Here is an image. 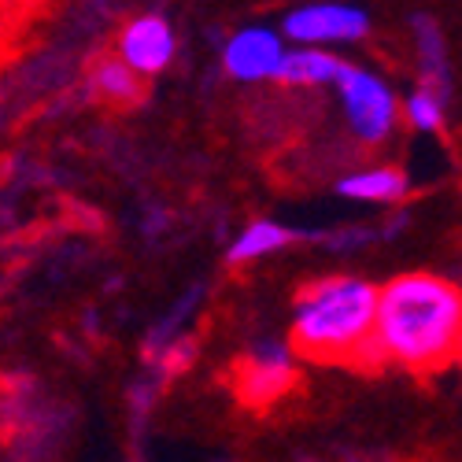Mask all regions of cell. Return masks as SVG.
Listing matches in <instances>:
<instances>
[{
	"mask_svg": "<svg viewBox=\"0 0 462 462\" xmlns=\"http://www.w3.org/2000/svg\"><path fill=\"white\" fill-rule=\"evenodd\" d=\"M462 333V292L437 274H400L377 289L374 348L381 363L430 374L455 359Z\"/></svg>",
	"mask_w": 462,
	"mask_h": 462,
	"instance_id": "cell-1",
	"label": "cell"
},
{
	"mask_svg": "<svg viewBox=\"0 0 462 462\" xmlns=\"http://www.w3.org/2000/svg\"><path fill=\"white\" fill-rule=\"evenodd\" d=\"M377 289L356 278H326L307 285L296 300L292 348L315 363H381L374 348Z\"/></svg>",
	"mask_w": 462,
	"mask_h": 462,
	"instance_id": "cell-2",
	"label": "cell"
},
{
	"mask_svg": "<svg viewBox=\"0 0 462 462\" xmlns=\"http://www.w3.org/2000/svg\"><path fill=\"white\" fill-rule=\"evenodd\" d=\"M337 89L348 111V123L363 144H381L396 126V97L377 74L344 63L337 74Z\"/></svg>",
	"mask_w": 462,
	"mask_h": 462,
	"instance_id": "cell-3",
	"label": "cell"
},
{
	"mask_svg": "<svg viewBox=\"0 0 462 462\" xmlns=\"http://www.w3.org/2000/svg\"><path fill=\"white\" fill-rule=\"evenodd\" d=\"M292 363L282 348H263L259 356H248L237 363V374H234V389H237V400L245 407H271L274 400H282L289 389H292Z\"/></svg>",
	"mask_w": 462,
	"mask_h": 462,
	"instance_id": "cell-4",
	"label": "cell"
},
{
	"mask_svg": "<svg viewBox=\"0 0 462 462\" xmlns=\"http://www.w3.org/2000/svg\"><path fill=\"white\" fill-rule=\"evenodd\" d=\"M370 19L348 5H311L285 19V33L300 45H329V42H359Z\"/></svg>",
	"mask_w": 462,
	"mask_h": 462,
	"instance_id": "cell-5",
	"label": "cell"
},
{
	"mask_svg": "<svg viewBox=\"0 0 462 462\" xmlns=\"http://www.w3.org/2000/svg\"><path fill=\"white\" fill-rule=\"evenodd\" d=\"M119 56L141 79H156L174 56V33L160 15H137L119 33Z\"/></svg>",
	"mask_w": 462,
	"mask_h": 462,
	"instance_id": "cell-6",
	"label": "cell"
},
{
	"mask_svg": "<svg viewBox=\"0 0 462 462\" xmlns=\"http://www.w3.org/2000/svg\"><path fill=\"white\" fill-rule=\"evenodd\" d=\"M282 52H285L282 37L274 30L252 26V30H241V33L229 37V45L222 52V63L237 82H263V79H274V70L282 63Z\"/></svg>",
	"mask_w": 462,
	"mask_h": 462,
	"instance_id": "cell-7",
	"label": "cell"
},
{
	"mask_svg": "<svg viewBox=\"0 0 462 462\" xmlns=\"http://www.w3.org/2000/svg\"><path fill=\"white\" fill-rule=\"evenodd\" d=\"M89 86H93V93L100 100H107L115 107H130V104H137L144 97V79H141V74L119 52L97 60V67L89 74Z\"/></svg>",
	"mask_w": 462,
	"mask_h": 462,
	"instance_id": "cell-8",
	"label": "cell"
},
{
	"mask_svg": "<svg viewBox=\"0 0 462 462\" xmlns=\"http://www.w3.org/2000/svg\"><path fill=\"white\" fill-rule=\"evenodd\" d=\"M340 60L322 52V49H296V52H282V63L274 70V82L282 86H326V82H337L340 74Z\"/></svg>",
	"mask_w": 462,
	"mask_h": 462,
	"instance_id": "cell-9",
	"label": "cell"
},
{
	"mask_svg": "<svg viewBox=\"0 0 462 462\" xmlns=\"http://www.w3.org/2000/svg\"><path fill=\"white\" fill-rule=\"evenodd\" d=\"M340 197L348 200H374V204H393L407 197V178L396 167H374L363 174H348L337 185Z\"/></svg>",
	"mask_w": 462,
	"mask_h": 462,
	"instance_id": "cell-10",
	"label": "cell"
},
{
	"mask_svg": "<svg viewBox=\"0 0 462 462\" xmlns=\"http://www.w3.org/2000/svg\"><path fill=\"white\" fill-rule=\"evenodd\" d=\"M414 33H418V56H421V86L448 97V63H444V42L433 19L418 15L414 19Z\"/></svg>",
	"mask_w": 462,
	"mask_h": 462,
	"instance_id": "cell-11",
	"label": "cell"
},
{
	"mask_svg": "<svg viewBox=\"0 0 462 462\" xmlns=\"http://www.w3.org/2000/svg\"><path fill=\"white\" fill-rule=\"evenodd\" d=\"M289 241H292V234L285 226H278V222H252L245 234L234 241V248H229V263H234V266L252 263V259H259L266 252L289 245Z\"/></svg>",
	"mask_w": 462,
	"mask_h": 462,
	"instance_id": "cell-12",
	"label": "cell"
},
{
	"mask_svg": "<svg viewBox=\"0 0 462 462\" xmlns=\"http://www.w3.org/2000/svg\"><path fill=\"white\" fill-rule=\"evenodd\" d=\"M444 100L448 97H440V93H433V89H426L421 86L411 100H407V123L414 126V130H437L440 123H444Z\"/></svg>",
	"mask_w": 462,
	"mask_h": 462,
	"instance_id": "cell-13",
	"label": "cell"
},
{
	"mask_svg": "<svg viewBox=\"0 0 462 462\" xmlns=\"http://www.w3.org/2000/svg\"><path fill=\"white\" fill-rule=\"evenodd\" d=\"M45 0H0V19H12V15H30L37 12Z\"/></svg>",
	"mask_w": 462,
	"mask_h": 462,
	"instance_id": "cell-14",
	"label": "cell"
},
{
	"mask_svg": "<svg viewBox=\"0 0 462 462\" xmlns=\"http://www.w3.org/2000/svg\"><path fill=\"white\" fill-rule=\"evenodd\" d=\"M455 359L462 363V333H458V344H455Z\"/></svg>",
	"mask_w": 462,
	"mask_h": 462,
	"instance_id": "cell-15",
	"label": "cell"
}]
</instances>
